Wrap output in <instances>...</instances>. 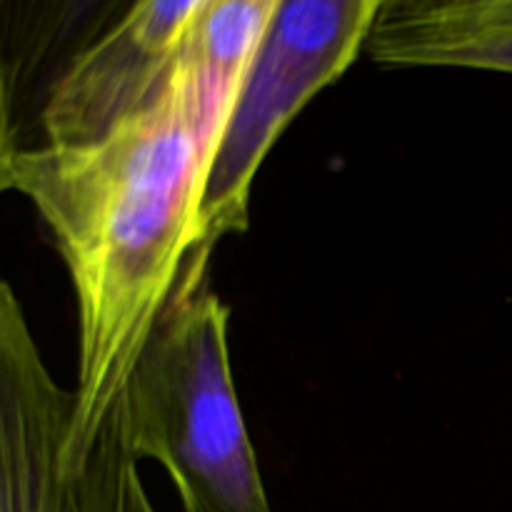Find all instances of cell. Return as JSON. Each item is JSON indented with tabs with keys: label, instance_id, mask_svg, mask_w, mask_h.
<instances>
[{
	"label": "cell",
	"instance_id": "1",
	"mask_svg": "<svg viewBox=\"0 0 512 512\" xmlns=\"http://www.w3.org/2000/svg\"><path fill=\"white\" fill-rule=\"evenodd\" d=\"M280 0H203L163 93L88 145L20 148L30 200L78 305V385L65 465L80 468L195 248L210 165Z\"/></svg>",
	"mask_w": 512,
	"mask_h": 512
},
{
	"label": "cell",
	"instance_id": "2",
	"mask_svg": "<svg viewBox=\"0 0 512 512\" xmlns=\"http://www.w3.org/2000/svg\"><path fill=\"white\" fill-rule=\"evenodd\" d=\"M230 308L188 258L113 413L135 463L165 468L183 512H270L228 348Z\"/></svg>",
	"mask_w": 512,
	"mask_h": 512
},
{
	"label": "cell",
	"instance_id": "3",
	"mask_svg": "<svg viewBox=\"0 0 512 512\" xmlns=\"http://www.w3.org/2000/svg\"><path fill=\"white\" fill-rule=\"evenodd\" d=\"M383 0H280L220 135L190 258L210 260L250 223V190L295 115L353 65Z\"/></svg>",
	"mask_w": 512,
	"mask_h": 512
},
{
	"label": "cell",
	"instance_id": "4",
	"mask_svg": "<svg viewBox=\"0 0 512 512\" xmlns=\"http://www.w3.org/2000/svg\"><path fill=\"white\" fill-rule=\"evenodd\" d=\"M73 408L18 293L0 280V512H158L115 413L85 463L65 465Z\"/></svg>",
	"mask_w": 512,
	"mask_h": 512
},
{
	"label": "cell",
	"instance_id": "5",
	"mask_svg": "<svg viewBox=\"0 0 512 512\" xmlns=\"http://www.w3.org/2000/svg\"><path fill=\"white\" fill-rule=\"evenodd\" d=\"M203 0H143L85 45L40 110L45 145H88L148 108L173 75Z\"/></svg>",
	"mask_w": 512,
	"mask_h": 512
},
{
	"label": "cell",
	"instance_id": "6",
	"mask_svg": "<svg viewBox=\"0 0 512 512\" xmlns=\"http://www.w3.org/2000/svg\"><path fill=\"white\" fill-rule=\"evenodd\" d=\"M365 50L380 65L512 73V0H383Z\"/></svg>",
	"mask_w": 512,
	"mask_h": 512
},
{
	"label": "cell",
	"instance_id": "7",
	"mask_svg": "<svg viewBox=\"0 0 512 512\" xmlns=\"http://www.w3.org/2000/svg\"><path fill=\"white\" fill-rule=\"evenodd\" d=\"M18 120H15V83L8 63L3 33V3H0V195L13 190V163L18 155Z\"/></svg>",
	"mask_w": 512,
	"mask_h": 512
}]
</instances>
